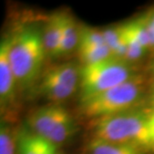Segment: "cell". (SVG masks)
I'll list each match as a JSON object with an SVG mask.
<instances>
[{"label": "cell", "instance_id": "cell-6", "mask_svg": "<svg viewBox=\"0 0 154 154\" xmlns=\"http://www.w3.org/2000/svg\"><path fill=\"white\" fill-rule=\"evenodd\" d=\"M79 86V67L64 62L48 67L37 81V93L52 103L71 97Z\"/></svg>", "mask_w": 154, "mask_h": 154}, {"label": "cell", "instance_id": "cell-8", "mask_svg": "<svg viewBox=\"0 0 154 154\" xmlns=\"http://www.w3.org/2000/svg\"><path fill=\"white\" fill-rule=\"evenodd\" d=\"M16 151L17 154H58L56 144L28 128H22L16 134Z\"/></svg>", "mask_w": 154, "mask_h": 154}, {"label": "cell", "instance_id": "cell-3", "mask_svg": "<svg viewBox=\"0 0 154 154\" xmlns=\"http://www.w3.org/2000/svg\"><path fill=\"white\" fill-rule=\"evenodd\" d=\"M143 81L139 76L108 90L79 101L80 113L85 118L101 119L134 109L143 95Z\"/></svg>", "mask_w": 154, "mask_h": 154}, {"label": "cell", "instance_id": "cell-10", "mask_svg": "<svg viewBox=\"0 0 154 154\" xmlns=\"http://www.w3.org/2000/svg\"><path fill=\"white\" fill-rule=\"evenodd\" d=\"M144 147L131 143H118L92 138L87 146L89 154H145Z\"/></svg>", "mask_w": 154, "mask_h": 154}, {"label": "cell", "instance_id": "cell-19", "mask_svg": "<svg viewBox=\"0 0 154 154\" xmlns=\"http://www.w3.org/2000/svg\"><path fill=\"white\" fill-rule=\"evenodd\" d=\"M151 103H152V108H153V112H154V89L152 91V96H151Z\"/></svg>", "mask_w": 154, "mask_h": 154}, {"label": "cell", "instance_id": "cell-11", "mask_svg": "<svg viewBox=\"0 0 154 154\" xmlns=\"http://www.w3.org/2000/svg\"><path fill=\"white\" fill-rule=\"evenodd\" d=\"M79 41V26L76 20L71 14L65 12L62 39H61L60 48L58 51V57L64 56L71 52L75 47H78Z\"/></svg>", "mask_w": 154, "mask_h": 154}, {"label": "cell", "instance_id": "cell-13", "mask_svg": "<svg viewBox=\"0 0 154 154\" xmlns=\"http://www.w3.org/2000/svg\"><path fill=\"white\" fill-rule=\"evenodd\" d=\"M78 56L82 65H90V64L114 57L110 48L106 44L100 46L78 47Z\"/></svg>", "mask_w": 154, "mask_h": 154}, {"label": "cell", "instance_id": "cell-15", "mask_svg": "<svg viewBox=\"0 0 154 154\" xmlns=\"http://www.w3.org/2000/svg\"><path fill=\"white\" fill-rule=\"evenodd\" d=\"M106 44L102 31L92 28L90 26H79V41L78 47L86 46H100Z\"/></svg>", "mask_w": 154, "mask_h": 154}, {"label": "cell", "instance_id": "cell-14", "mask_svg": "<svg viewBox=\"0 0 154 154\" xmlns=\"http://www.w3.org/2000/svg\"><path fill=\"white\" fill-rule=\"evenodd\" d=\"M126 28L128 31L134 36V38L140 43L145 49H148L150 47V39H149V33L147 29L145 17L141 16L138 19H133L129 22L125 23Z\"/></svg>", "mask_w": 154, "mask_h": 154}, {"label": "cell", "instance_id": "cell-12", "mask_svg": "<svg viewBox=\"0 0 154 154\" xmlns=\"http://www.w3.org/2000/svg\"><path fill=\"white\" fill-rule=\"evenodd\" d=\"M102 33L106 45L110 48L113 56L125 60L126 52H127V44H126L123 24L107 28L103 30Z\"/></svg>", "mask_w": 154, "mask_h": 154}, {"label": "cell", "instance_id": "cell-2", "mask_svg": "<svg viewBox=\"0 0 154 154\" xmlns=\"http://www.w3.org/2000/svg\"><path fill=\"white\" fill-rule=\"evenodd\" d=\"M151 113L144 110L131 109L95 120L94 139L118 143H131L141 147L152 146L148 131V121Z\"/></svg>", "mask_w": 154, "mask_h": 154}, {"label": "cell", "instance_id": "cell-20", "mask_svg": "<svg viewBox=\"0 0 154 154\" xmlns=\"http://www.w3.org/2000/svg\"><path fill=\"white\" fill-rule=\"evenodd\" d=\"M152 70H153V73H154V61H153V65H152Z\"/></svg>", "mask_w": 154, "mask_h": 154}, {"label": "cell", "instance_id": "cell-16", "mask_svg": "<svg viewBox=\"0 0 154 154\" xmlns=\"http://www.w3.org/2000/svg\"><path fill=\"white\" fill-rule=\"evenodd\" d=\"M16 149V136H13L11 128L5 121L0 125V154H14Z\"/></svg>", "mask_w": 154, "mask_h": 154}, {"label": "cell", "instance_id": "cell-18", "mask_svg": "<svg viewBox=\"0 0 154 154\" xmlns=\"http://www.w3.org/2000/svg\"><path fill=\"white\" fill-rule=\"evenodd\" d=\"M145 21H146V25L147 29L148 30H153L154 31V10L150 11L148 14L145 15Z\"/></svg>", "mask_w": 154, "mask_h": 154}, {"label": "cell", "instance_id": "cell-5", "mask_svg": "<svg viewBox=\"0 0 154 154\" xmlns=\"http://www.w3.org/2000/svg\"><path fill=\"white\" fill-rule=\"evenodd\" d=\"M27 127L56 145L66 142L77 131L73 116L60 103H49L33 110L27 116Z\"/></svg>", "mask_w": 154, "mask_h": 154}, {"label": "cell", "instance_id": "cell-1", "mask_svg": "<svg viewBox=\"0 0 154 154\" xmlns=\"http://www.w3.org/2000/svg\"><path fill=\"white\" fill-rule=\"evenodd\" d=\"M46 55L43 30L37 24L21 26L10 36L9 61L17 86L28 88L38 81Z\"/></svg>", "mask_w": 154, "mask_h": 154}, {"label": "cell", "instance_id": "cell-4", "mask_svg": "<svg viewBox=\"0 0 154 154\" xmlns=\"http://www.w3.org/2000/svg\"><path fill=\"white\" fill-rule=\"evenodd\" d=\"M133 76L130 64L116 57L90 65H81L79 67V101L102 93Z\"/></svg>", "mask_w": 154, "mask_h": 154}, {"label": "cell", "instance_id": "cell-7", "mask_svg": "<svg viewBox=\"0 0 154 154\" xmlns=\"http://www.w3.org/2000/svg\"><path fill=\"white\" fill-rule=\"evenodd\" d=\"M10 37L2 39L0 44V99L2 105L14 101L17 82L9 61Z\"/></svg>", "mask_w": 154, "mask_h": 154}, {"label": "cell", "instance_id": "cell-9", "mask_svg": "<svg viewBox=\"0 0 154 154\" xmlns=\"http://www.w3.org/2000/svg\"><path fill=\"white\" fill-rule=\"evenodd\" d=\"M65 12H56L48 18L43 29V41L49 57H58L62 39Z\"/></svg>", "mask_w": 154, "mask_h": 154}, {"label": "cell", "instance_id": "cell-17", "mask_svg": "<svg viewBox=\"0 0 154 154\" xmlns=\"http://www.w3.org/2000/svg\"><path fill=\"white\" fill-rule=\"evenodd\" d=\"M148 131H149L150 139H151V144H152V146H154V112H152L149 117Z\"/></svg>", "mask_w": 154, "mask_h": 154}]
</instances>
